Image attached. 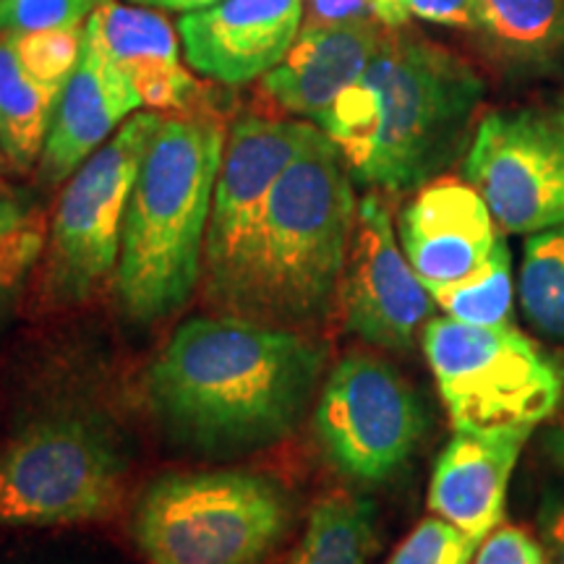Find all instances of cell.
I'll list each match as a JSON object with an SVG mask.
<instances>
[{"label":"cell","instance_id":"38","mask_svg":"<svg viewBox=\"0 0 564 564\" xmlns=\"http://www.w3.org/2000/svg\"><path fill=\"white\" fill-rule=\"evenodd\" d=\"M560 121H562V123H564V116H562V118H560Z\"/></svg>","mask_w":564,"mask_h":564},{"label":"cell","instance_id":"22","mask_svg":"<svg viewBox=\"0 0 564 564\" xmlns=\"http://www.w3.org/2000/svg\"><path fill=\"white\" fill-rule=\"evenodd\" d=\"M518 299L528 327L564 345V223L525 238Z\"/></svg>","mask_w":564,"mask_h":564},{"label":"cell","instance_id":"20","mask_svg":"<svg viewBox=\"0 0 564 564\" xmlns=\"http://www.w3.org/2000/svg\"><path fill=\"white\" fill-rule=\"evenodd\" d=\"M58 97L61 89L34 79L0 34V152L9 171L24 175L37 167Z\"/></svg>","mask_w":564,"mask_h":564},{"label":"cell","instance_id":"29","mask_svg":"<svg viewBox=\"0 0 564 564\" xmlns=\"http://www.w3.org/2000/svg\"><path fill=\"white\" fill-rule=\"evenodd\" d=\"M539 531L552 564H564V489L549 486L539 502Z\"/></svg>","mask_w":564,"mask_h":564},{"label":"cell","instance_id":"19","mask_svg":"<svg viewBox=\"0 0 564 564\" xmlns=\"http://www.w3.org/2000/svg\"><path fill=\"white\" fill-rule=\"evenodd\" d=\"M379 544L377 502L361 491L335 489L312 505L306 528L282 564H369Z\"/></svg>","mask_w":564,"mask_h":564},{"label":"cell","instance_id":"28","mask_svg":"<svg viewBox=\"0 0 564 564\" xmlns=\"http://www.w3.org/2000/svg\"><path fill=\"white\" fill-rule=\"evenodd\" d=\"M408 13L429 24L478 30V0H408Z\"/></svg>","mask_w":564,"mask_h":564},{"label":"cell","instance_id":"12","mask_svg":"<svg viewBox=\"0 0 564 564\" xmlns=\"http://www.w3.org/2000/svg\"><path fill=\"white\" fill-rule=\"evenodd\" d=\"M345 329L382 350H411L434 316V299L408 262L379 192L358 202L340 301Z\"/></svg>","mask_w":564,"mask_h":564},{"label":"cell","instance_id":"7","mask_svg":"<svg viewBox=\"0 0 564 564\" xmlns=\"http://www.w3.org/2000/svg\"><path fill=\"white\" fill-rule=\"evenodd\" d=\"M160 123L158 112H133L66 181L34 274L40 308L79 306L118 270L126 209Z\"/></svg>","mask_w":564,"mask_h":564},{"label":"cell","instance_id":"23","mask_svg":"<svg viewBox=\"0 0 564 564\" xmlns=\"http://www.w3.org/2000/svg\"><path fill=\"white\" fill-rule=\"evenodd\" d=\"M432 299L449 319L474 327H505L514 316L512 253L505 236L494 246L491 257L465 278L434 288Z\"/></svg>","mask_w":564,"mask_h":564},{"label":"cell","instance_id":"3","mask_svg":"<svg viewBox=\"0 0 564 564\" xmlns=\"http://www.w3.org/2000/svg\"><path fill=\"white\" fill-rule=\"evenodd\" d=\"M352 175L322 129L274 183L241 267L215 306L308 333L335 312L356 230Z\"/></svg>","mask_w":564,"mask_h":564},{"label":"cell","instance_id":"14","mask_svg":"<svg viewBox=\"0 0 564 564\" xmlns=\"http://www.w3.org/2000/svg\"><path fill=\"white\" fill-rule=\"evenodd\" d=\"M303 0H220L181 19V45L196 74L220 84L262 79L299 37Z\"/></svg>","mask_w":564,"mask_h":564},{"label":"cell","instance_id":"33","mask_svg":"<svg viewBox=\"0 0 564 564\" xmlns=\"http://www.w3.org/2000/svg\"><path fill=\"white\" fill-rule=\"evenodd\" d=\"M21 280H24V274H17L11 270H6V267H0V324H3L6 314H9V306L13 301V295H17Z\"/></svg>","mask_w":564,"mask_h":564},{"label":"cell","instance_id":"24","mask_svg":"<svg viewBox=\"0 0 564 564\" xmlns=\"http://www.w3.org/2000/svg\"><path fill=\"white\" fill-rule=\"evenodd\" d=\"M11 40L19 61L30 70L34 79L51 87L63 89L79 66L84 47V26H51V30L13 32L6 34Z\"/></svg>","mask_w":564,"mask_h":564},{"label":"cell","instance_id":"31","mask_svg":"<svg viewBox=\"0 0 564 564\" xmlns=\"http://www.w3.org/2000/svg\"><path fill=\"white\" fill-rule=\"evenodd\" d=\"M34 209L37 207H32L30 202L21 199V196H17V194L0 196V246L9 241V238L21 228V225L30 220Z\"/></svg>","mask_w":564,"mask_h":564},{"label":"cell","instance_id":"36","mask_svg":"<svg viewBox=\"0 0 564 564\" xmlns=\"http://www.w3.org/2000/svg\"><path fill=\"white\" fill-rule=\"evenodd\" d=\"M11 194H17V192H13L11 183L3 178V173H0V196H11Z\"/></svg>","mask_w":564,"mask_h":564},{"label":"cell","instance_id":"9","mask_svg":"<svg viewBox=\"0 0 564 564\" xmlns=\"http://www.w3.org/2000/svg\"><path fill=\"white\" fill-rule=\"evenodd\" d=\"M426 408L411 382L369 350H350L324 379L314 432L329 465L356 484H382L426 434Z\"/></svg>","mask_w":564,"mask_h":564},{"label":"cell","instance_id":"8","mask_svg":"<svg viewBox=\"0 0 564 564\" xmlns=\"http://www.w3.org/2000/svg\"><path fill=\"white\" fill-rule=\"evenodd\" d=\"M421 348L455 432L535 429L562 405V369L514 324L474 327L432 316Z\"/></svg>","mask_w":564,"mask_h":564},{"label":"cell","instance_id":"30","mask_svg":"<svg viewBox=\"0 0 564 564\" xmlns=\"http://www.w3.org/2000/svg\"><path fill=\"white\" fill-rule=\"evenodd\" d=\"M306 9V26L348 24L371 17V0H303Z\"/></svg>","mask_w":564,"mask_h":564},{"label":"cell","instance_id":"34","mask_svg":"<svg viewBox=\"0 0 564 564\" xmlns=\"http://www.w3.org/2000/svg\"><path fill=\"white\" fill-rule=\"evenodd\" d=\"M137 6H150V9H167V11H183L192 13L199 9H207V6L220 3V0H133Z\"/></svg>","mask_w":564,"mask_h":564},{"label":"cell","instance_id":"32","mask_svg":"<svg viewBox=\"0 0 564 564\" xmlns=\"http://www.w3.org/2000/svg\"><path fill=\"white\" fill-rule=\"evenodd\" d=\"M371 17L384 26V30H400L411 19L408 13V0H371Z\"/></svg>","mask_w":564,"mask_h":564},{"label":"cell","instance_id":"13","mask_svg":"<svg viewBox=\"0 0 564 564\" xmlns=\"http://www.w3.org/2000/svg\"><path fill=\"white\" fill-rule=\"evenodd\" d=\"M499 238L481 194L457 175L423 183L398 217V241L429 291L478 270Z\"/></svg>","mask_w":564,"mask_h":564},{"label":"cell","instance_id":"4","mask_svg":"<svg viewBox=\"0 0 564 564\" xmlns=\"http://www.w3.org/2000/svg\"><path fill=\"white\" fill-rule=\"evenodd\" d=\"M225 129L207 112L162 118L147 147L123 220L116 295L133 324H154L192 299L225 152Z\"/></svg>","mask_w":564,"mask_h":564},{"label":"cell","instance_id":"6","mask_svg":"<svg viewBox=\"0 0 564 564\" xmlns=\"http://www.w3.org/2000/svg\"><path fill=\"white\" fill-rule=\"evenodd\" d=\"M129 457L116 429L87 411L21 423L0 447V525L95 523L116 512Z\"/></svg>","mask_w":564,"mask_h":564},{"label":"cell","instance_id":"17","mask_svg":"<svg viewBox=\"0 0 564 564\" xmlns=\"http://www.w3.org/2000/svg\"><path fill=\"white\" fill-rule=\"evenodd\" d=\"M382 40V24L373 19L303 26L285 58L262 76V95L274 110L316 123L361 79Z\"/></svg>","mask_w":564,"mask_h":564},{"label":"cell","instance_id":"25","mask_svg":"<svg viewBox=\"0 0 564 564\" xmlns=\"http://www.w3.org/2000/svg\"><path fill=\"white\" fill-rule=\"evenodd\" d=\"M478 544L481 541L474 535L432 512L400 541L384 564H470Z\"/></svg>","mask_w":564,"mask_h":564},{"label":"cell","instance_id":"10","mask_svg":"<svg viewBox=\"0 0 564 564\" xmlns=\"http://www.w3.org/2000/svg\"><path fill=\"white\" fill-rule=\"evenodd\" d=\"M505 232L533 236L564 223V123L539 112H489L463 165Z\"/></svg>","mask_w":564,"mask_h":564},{"label":"cell","instance_id":"27","mask_svg":"<svg viewBox=\"0 0 564 564\" xmlns=\"http://www.w3.org/2000/svg\"><path fill=\"white\" fill-rule=\"evenodd\" d=\"M470 564H552L544 541L525 525L499 523L478 544Z\"/></svg>","mask_w":564,"mask_h":564},{"label":"cell","instance_id":"2","mask_svg":"<svg viewBox=\"0 0 564 564\" xmlns=\"http://www.w3.org/2000/svg\"><path fill=\"white\" fill-rule=\"evenodd\" d=\"M484 82L447 47L384 32L361 79L316 126L361 186L400 194L436 178L470 147Z\"/></svg>","mask_w":564,"mask_h":564},{"label":"cell","instance_id":"1","mask_svg":"<svg viewBox=\"0 0 564 564\" xmlns=\"http://www.w3.org/2000/svg\"><path fill=\"white\" fill-rule=\"evenodd\" d=\"M322 343L241 316L181 324L147 371V398L181 447L241 455L301 426L324 371Z\"/></svg>","mask_w":564,"mask_h":564},{"label":"cell","instance_id":"37","mask_svg":"<svg viewBox=\"0 0 564 564\" xmlns=\"http://www.w3.org/2000/svg\"><path fill=\"white\" fill-rule=\"evenodd\" d=\"M6 167H9V165H6V158H3V152H0V173H3Z\"/></svg>","mask_w":564,"mask_h":564},{"label":"cell","instance_id":"26","mask_svg":"<svg viewBox=\"0 0 564 564\" xmlns=\"http://www.w3.org/2000/svg\"><path fill=\"white\" fill-rule=\"evenodd\" d=\"M110 0H0V34L82 24Z\"/></svg>","mask_w":564,"mask_h":564},{"label":"cell","instance_id":"15","mask_svg":"<svg viewBox=\"0 0 564 564\" xmlns=\"http://www.w3.org/2000/svg\"><path fill=\"white\" fill-rule=\"evenodd\" d=\"M141 105L129 76L110 58L97 32L84 24L79 66L61 89L51 131L34 167L40 186L66 183Z\"/></svg>","mask_w":564,"mask_h":564},{"label":"cell","instance_id":"18","mask_svg":"<svg viewBox=\"0 0 564 564\" xmlns=\"http://www.w3.org/2000/svg\"><path fill=\"white\" fill-rule=\"evenodd\" d=\"M110 58L152 110H188L199 84L181 63L173 24L150 6L105 3L87 19Z\"/></svg>","mask_w":564,"mask_h":564},{"label":"cell","instance_id":"21","mask_svg":"<svg viewBox=\"0 0 564 564\" xmlns=\"http://www.w3.org/2000/svg\"><path fill=\"white\" fill-rule=\"evenodd\" d=\"M478 30L507 58L541 63L564 47V0H478Z\"/></svg>","mask_w":564,"mask_h":564},{"label":"cell","instance_id":"11","mask_svg":"<svg viewBox=\"0 0 564 564\" xmlns=\"http://www.w3.org/2000/svg\"><path fill=\"white\" fill-rule=\"evenodd\" d=\"M316 131L319 126L314 123L272 116H241L230 126L204 241V280L212 303L241 267L274 183L312 144Z\"/></svg>","mask_w":564,"mask_h":564},{"label":"cell","instance_id":"5","mask_svg":"<svg viewBox=\"0 0 564 564\" xmlns=\"http://www.w3.org/2000/svg\"><path fill=\"white\" fill-rule=\"evenodd\" d=\"M295 520L285 486L251 470L167 474L131 514L144 564H267Z\"/></svg>","mask_w":564,"mask_h":564},{"label":"cell","instance_id":"16","mask_svg":"<svg viewBox=\"0 0 564 564\" xmlns=\"http://www.w3.org/2000/svg\"><path fill=\"white\" fill-rule=\"evenodd\" d=\"M533 429L455 432L436 457L429 481V510L484 541L505 523L507 491Z\"/></svg>","mask_w":564,"mask_h":564},{"label":"cell","instance_id":"35","mask_svg":"<svg viewBox=\"0 0 564 564\" xmlns=\"http://www.w3.org/2000/svg\"><path fill=\"white\" fill-rule=\"evenodd\" d=\"M544 449H546V455L552 457V460L564 470V423H560V426H552L544 434Z\"/></svg>","mask_w":564,"mask_h":564}]
</instances>
